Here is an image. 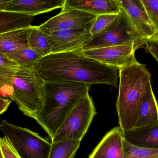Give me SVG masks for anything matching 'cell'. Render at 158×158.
Segmentation results:
<instances>
[{"label":"cell","mask_w":158,"mask_h":158,"mask_svg":"<svg viewBox=\"0 0 158 158\" xmlns=\"http://www.w3.org/2000/svg\"><path fill=\"white\" fill-rule=\"evenodd\" d=\"M36 70L46 82L106 84L118 87V69L87 57L80 50L44 57Z\"/></svg>","instance_id":"obj_1"},{"label":"cell","mask_w":158,"mask_h":158,"mask_svg":"<svg viewBox=\"0 0 158 158\" xmlns=\"http://www.w3.org/2000/svg\"><path fill=\"white\" fill-rule=\"evenodd\" d=\"M145 66L137 62L119 70L116 107L123 132L134 128L139 108L148 94L153 90L151 74Z\"/></svg>","instance_id":"obj_2"},{"label":"cell","mask_w":158,"mask_h":158,"mask_svg":"<svg viewBox=\"0 0 158 158\" xmlns=\"http://www.w3.org/2000/svg\"><path fill=\"white\" fill-rule=\"evenodd\" d=\"M90 86L81 83L45 82L43 104L36 121L51 139L72 109L89 95Z\"/></svg>","instance_id":"obj_3"},{"label":"cell","mask_w":158,"mask_h":158,"mask_svg":"<svg viewBox=\"0 0 158 158\" xmlns=\"http://www.w3.org/2000/svg\"><path fill=\"white\" fill-rule=\"evenodd\" d=\"M44 83L36 68L19 66L13 81L12 100L24 115L35 120L42 107Z\"/></svg>","instance_id":"obj_4"},{"label":"cell","mask_w":158,"mask_h":158,"mask_svg":"<svg viewBox=\"0 0 158 158\" xmlns=\"http://www.w3.org/2000/svg\"><path fill=\"white\" fill-rule=\"evenodd\" d=\"M146 40L141 37L125 12H120L111 25L106 29L92 36L82 51L117 45H131L137 50L144 47Z\"/></svg>","instance_id":"obj_5"},{"label":"cell","mask_w":158,"mask_h":158,"mask_svg":"<svg viewBox=\"0 0 158 158\" xmlns=\"http://www.w3.org/2000/svg\"><path fill=\"white\" fill-rule=\"evenodd\" d=\"M0 130L20 158H48L52 143L38 134L5 120L2 121Z\"/></svg>","instance_id":"obj_6"},{"label":"cell","mask_w":158,"mask_h":158,"mask_svg":"<svg viewBox=\"0 0 158 158\" xmlns=\"http://www.w3.org/2000/svg\"><path fill=\"white\" fill-rule=\"evenodd\" d=\"M96 114L92 97L82 99L65 119L51 138L52 143L65 140L81 141Z\"/></svg>","instance_id":"obj_7"},{"label":"cell","mask_w":158,"mask_h":158,"mask_svg":"<svg viewBox=\"0 0 158 158\" xmlns=\"http://www.w3.org/2000/svg\"><path fill=\"white\" fill-rule=\"evenodd\" d=\"M94 23L85 28L58 31L46 35L51 53L82 51L85 45L92 38L90 30Z\"/></svg>","instance_id":"obj_8"},{"label":"cell","mask_w":158,"mask_h":158,"mask_svg":"<svg viewBox=\"0 0 158 158\" xmlns=\"http://www.w3.org/2000/svg\"><path fill=\"white\" fill-rule=\"evenodd\" d=\"M97 16L76 9L62 10L58 15L38 26L45 35L58 31L85 28L94 21Z\"/></svg>","instance_id":"obj_9"},{"label":"cell","mask_w":158,"mask_h":158,"mask_svg":"<svg viewBox=\"0 0 158 158\" xmlns=\"http://www.w3.org/2000/svg\"><path fill=\"white\" fill-rule=\"evenodd\" d=\"M136 49L131 45H117L83 51L87 57L119 70L138 62L135 57Z\"/></svg>","instance_id":"obj_10"},{"label":"cell","mask_w":158,"mask_h":158,"mask_svg":"<svg viewBox=\"0 0 158 158\" xmlns=\"http://www.w3.org/2000/svg\"><path fill=\"white\" fill-rule=\"evenodd\" d=\"M141 37L148 41L157 32L149 19L142 0H117Z\"/></svg>","instance_id":"obj_11"},{"label":"cell","mask_w":158,"mask_h":158,"mask_svg":"<svg viewBox=\"0 0 158 158\" xmlns=\"http://www.w3.org/2000/svg\"><path fill=\"white\" fill-rule=\"evenodd\" d=\"M65 0H8L0 6L1 11L34 16L62 8Z\"/></svg>","instance_id":"obj_12"},{"label":"cell","mask_w":158,"mask_h":158,"mask_svg":"<svg viewBox=\"0 0 158 158\" xmlns=\"http://www.w3.org/2000/svg\"><path fill=\"white\" fill-rule=\"evenodd\" d=\"M123 134L120 127L109 131L88 158H123Z\"/></svg>","instance_id":"obj_13"},{"label":"cell","mask_w":158,"mask_h":158,"mask_svg":"<svg viewBox=\"0 0 158 158\" xmlns=\"http://www.w3.org/2000/svg\"><path fill=\"white\" fill-rule=\"evenodd\" d=\"M76 9L98 16L118 14L120 7L117 0H65L62 10Z\"/></svg>","instance_id":"obj_14"},{"label":"cell","mask_w":158,"mask_h":158,"mask_svg":"<svg viewBox=\"0 0 158 158\" xmlns=\"http://www.w3.org/2000/svg\"><path fill=\"white\" fill-rule=\"evenodd\" d=\"M35 26L18 29L0 34V53L8 56L28 48L29 36Z\"/></svg>","instance_id":"obj_15"},{"label":"cell","mask_w":158,"mask_h":158,"mask_svg":"<svg viewBox=\"0 0 158 158\" xmlns=\"http://www.w3.org/2000/svg\"><path fill=\"white\" fill-rule=\"evenodd\" d=\"M123 138L138 147L158 149V124L123 132Z\"/></svg>","instance_id":"obj_16"},{"label":"cell","mask_w":158,"mask_h":158,"mask_svg":"<svg viewBox=\"0 0 158 158\" xmlns=\"http://www.w3.org/2000/svg\"><path fill=\"white\" fill-rule=\"evenodd\" d=\"M158 124V105L153 90L142 102L134 129L150 127Z\"/></svg>","instance_id":"obj_17"},{"label":"cell","mask_w":158,"mask_h":158,"mask_svg":"<svg viewBox=\"0 0 158 158\" xmlns=\"http://www.w3.org/2000/svg\"><path fill=\"white\" fill-rule=\"evenodd\" d=\"M34 16L0 10V34L31 26Z\"/></svg>","instance_id":"obj_18"},{"label":"cell","mask_w":158,"mask_h":158,"mask_svg":"<svg viewBox=\"0 0 158 158\" xmlns=\"http://www.w3.org/2000/svg\"><path fill=\"white\" fill-rule=\"evenodd\" d=\"M19 66L0 53V86L13 93V83Z\"/></svg>","instance_id":"obj_19"},{"label":"cell","mask_w":158,"mask_h":158,"mask_svg":"<svg viewBox=\"0 0 158 158\" xmlns=\"http://www.w3.org/2000/svg\"><path fill=\"white\" fill-rule=\"evenodd\" d=\"M80 144L81 141L76 140L52 143L48 158H74Z\"/></svg>","instance_id":"obj_20"},{"label":"cell","mask_w":158,"mask_h":158,"mask_svg":"<svg viewBox=\"0 0 158 158\" xmlns=\"http://www.w3.org/2000/svg\"><path fill=\"white\" fill-rule=\"evenodd\" d=\"M29 47L44 57L51 53V48L46 35L35 26L28 40Z\"/></svg>","instance_id":"obj_21"},{"label":"cell","mask_w":158,"mask_h":158,"mask_svg":"<svg viewBox=\"0 0 158 158\" xmlns=\"http://www.w3.org/2000/svg\"><path fill=\"white\" fill-rule=\"evenodd\" d=\"M7 57L19 66L36 68L43 57L30 48L20 50Z\"/></svg>","instance_id":"obj_22"},{"label":"cell","mask_w":158,"mask_h":158,"mask_svg":"<svg viewBox=\"0 0 158 158\" xmlns=\"http://www.w3.org/2000/svg\"><path fill=\"white\" fill-rule=\"evenodd\" d=\"M123 158H158V149L138 147L123 139Z\"/></svg>","instance_id":"obj_23"},{"label":"cell","mask_w":158,"mask_h":158,"mask_svg":"<svg viewBox=\"0 0 158 158\" xmlns=\"http://www.w3.org/2000/svg\"><path fill=\"white\" fill-rule=\"evenodd\" d=\"M118 14H104L97 16L91 27L90 33L93 36L97 35L106 29L114 21Z\"/></svg>","instance_id":"obj_24"},{"label":"cell","mask_w":158,"mask_h":158,"mask_svg":"<svg viewBox=\"0 0 158 158\" xmlns=\"http://www.w3.org/2000/svg\"><path fill=\"white\" fill-rule=\"evenodd\" d=\"M145 9L158 32V0H142Z\"/></svg>","instance_id":"obj_25"},{"label":"cell","mask_w":158,"mask_h":158,"mask_svg":"<svg viewBox=\"0 0 158 158\" xmlns=\"http://www.w3.org/2000/svg\"><path fill=\"white\" fill-rule=\"evenodd\" d=\"M0 148L4 158H20L5 138H0Z\"/></svg>","instance_id":"obj_26"},{"label":"cell","mask_w":158,"mask_h":158,"mask_svg":"<svg viewBox=\"0 0 158 158\" xmlns=\"http://www.w3.org/2000/svg\"><path fill=\"white\" fill-rule=\"evenodd\" d=\"M144 48L146 52L152 55L158 63V32L147 41Z\"/></svg>","instance_id":"obj_27"},{"label":"cell","mask_w":158,"mask_h":158,"mask_svg":"<svg viewBox=\"0 0 158 158\" xmlns=\"http://www.w3.org/2000/svg\"><path fill=\"white\" fill-rule=\"evenodd\" d=\"M12 101L10 99L0 98V115L7 110Z\"/></svg>","instance_id":"obj_28"},{"label":"cell","mask_w":158,"mask_h":158,"mask_svg":"<svg viewBox=\"0 0 158 158\" xmlns=\"http://www.w3.org/2000/svg\"><path fill=\"white\" fill-rule=\"evenodd\" d=\"M12 96L13 93L12 92L0 86V98L8 99L12 100Z\"/></svg>","instance_id":"obj_29"},{"label":"cell","mask_w":158,"mask_h":158,"mask_svg":"<svg viewBox=\"0 0 158 158\" xmlns=\"http://www.w3.org/2000/svg\"><path fill=\"white\" fill-rule=\"evenodd\" d=\"M8 0H0V6L8 2Z\"/></svg>","instance_id":"obj_30"},{"label":"cell","mask_w":158,"mask_h":158,"mask_svg":"<svg viewBox=\"0 0 158 158\" xmlns=\"http://www.w3.org/2000/svg\"><path fill=\"white\" fill-rule=\"evenodd\" d=\"M0 158H4L2 151H1V148H0Z\"/></svg>","instance_id":"obj_31"}]
</instances>
